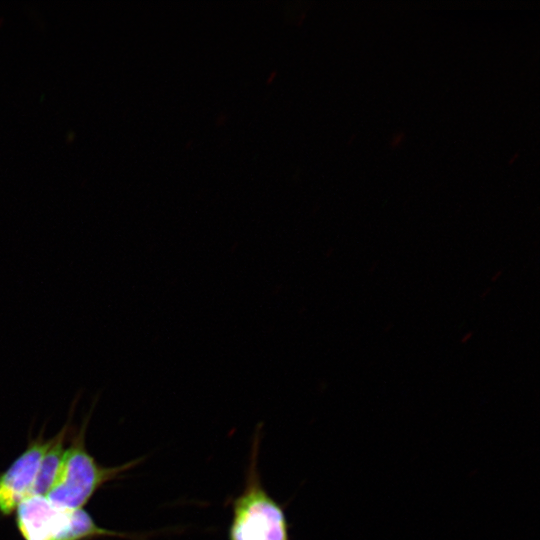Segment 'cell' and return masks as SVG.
<instances>
[{
  "instance_id": "obj_2",
  "label": "cell",
  "mask_w": 540,
  "mask_h": 540,
  "mask_svg": "<svg viewBox=\"0 0 540 540\" xmlns=\"http://www.w3.org/2000/svg\"><path fill=\"white\" fill-rule=\"evenodd\" d=\"M16 525L24 540H89L101 536L127 537L125 533L99 527L81 509L54 505L46 496L31 495L17 507Z\"/></svg>"
},
{
  "instance_id": "obj_3",
  "label": "cell",
  "mask_w": 540,
  "mask_h": 540,
  "mask_svg": "<svg viewBox=\"0 0 540 540\" xmlns=\"http://www.w3.org/2000/svg\"><path fill=\"white\" fill-rule=\"evenodd\" d=\"M85 425L66 448L58 478L46 495L54 505L65 509H81L105 483L132 468L140 459L116 467H104L85 446Z\"/></svg>"
},
{
  "instance_id": "obj_4",
  "label": "cell",
  "mask_w": 540,
  "mask_h": 540,
  "mask_svg": "<svg viewBox=\"0 0 540 540\" xmlns=\"http://www.w3.org/2000/svg\"><path fill=\"white\" fill-rule=\"evenodd\" d=\"M50 439L39 436L31 440L25 450L0 472V514L10 516L18 505L31 495L32 487Z\"/></svg>"
},
{
  "instance_id": "obj_1",
  "label": "cell",
  "mask_w": 540,
  "mask_h": 540,
  "mask_svg": "<svg viewBox=\"0 0 540 540\" xmlns=\"http://www.w3.org/2000/svg\"><path fill=\"white\" fill-rule=\"evenodd\" d=\"M260 432L256 431L242 491L231 502L228 540H292L284 507L264 487L259 472Z\"/></svg>"
},
{
  "instance_id": "obj_5",
  "label": "cell",
  "mask_w": 540,
  "mask_h": 540,
  "mask_svg": "<svg viewBox=\"0 0 540 540\" xmlns=\"http://www.w3.org/2000/svg\"><path fill=\"white\" fill-rule=\"evenodd\" d=\"M69 425H65L53 438L45 451L32 487L31 495L46 496L55 484L61 470ZM30 495V496H31Z\"/></svg>"
}]
</instances>
